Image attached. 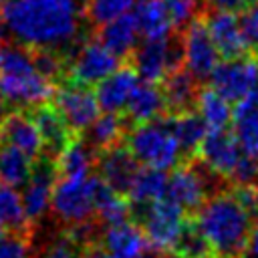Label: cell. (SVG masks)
Masks as SVG:
<instances>
[{"label": "cell", "mask_w": 258, "mask_h": 258, "mask_svg": "<svg viewBox=\"0 0 258 258\" xmlns=\"http://www.w3.org/2000/svg\"><path fill=\"white\" fill-rule=\"evenodd\" d=\"M4 32L26 48H50L69 56L93 36L87 0H6L0 12Z\"/></svg>", "instance_id": "cell-1"}, {"label": "cell", "mask_w": 258, "mask_h": 258, "mask_svg": "<svg viewBox=\"0 0 258 258\" xmlns=\"http://www.w3.org/2000/svg\"><path fill=\"white\" fill-rule=\"evenodd\" d=\"M196 226L212 248L214 258H242L254 218L232 191H214L196 210Z\"/></svg>", "instance_id": "cell-2"}, {"label": "cell", "mask_w": 258, "mask_h": 258, "mask_svg": "<svg viewBox=\"0 0 258 258\" xmlns=\"http://www.w3.org/2000/svg\"><path fill=\"white\" fill-rule=\"evenodd\" d=\"M54 83L34 69L26 46H4L0 56V99L6 105L34 107L50 99Z\"/></svg>", "instance_id": "cell-3"}, {"label": "cell", "mask_w": 258, "mask_h": 258, "mask_svg": "<svg viewBox=\"0 0 258 258\" xmlns=\"http://www.w3.org/2000/svg\"><path fill=\"white\" fill-rule=\"evenodd\" d=\"M127 149L139 163L163 171L175 167L179 157L183 155L165 115H159L145 123H137V127L127 135Z\"/></svg>", "instance_id": "cell-4"}, {"label": "cell", "mask_w": 258, "mask_h": 258, "mask_svg": "<svg viewBox=\"0 0 258 258\" xmlns=\"http://www.w3.org/2000/svg\"><path fill=\"white\" fill-rule=\"evenodd\" d=\"M99 177L91 173L83 175H58L50 194V208L54 216L67 224H79L93 216Z\"/></svg>", "instance_id": "cell-5"}, {"label": "cell", "mask_w": 258, "mask_h": 258, "mask_svg": "<svg viewBox=\"0 0 258 258\" xmlns=\"http://www.w3.org/2000/svg\"><path fill=\"white\" fill-rule=\"evenodd\" d=\"M131 69L147 83H161L165 75L181 67V38L171 32L163 38H143L127 56Z\"/></svg>", "instance_id": "cell-6"}, {"label": "cell", "mask_w": 258, "mask_h": 258, "mask_svg": "<svg viewBox=\"0 0 258 258\" xmlns=\"http://www.w3.org/2000/svg\"><path fill=\"white\" fill-rule=\"evenodd\" d=\"M224 177L214 173L202 161L187 163V165L173 169L171 175H167L165 198L171 200L173 204H177L185 214L196 212L202 206V202L214 194V189L218 187V183ZM216 191H220V189H216Z\"/></svg>", "instance_id": "cell-7"}, {"label": "cell", "mask_w": 258, "mask_h": 258, "mask_svg": "<svg viewBox=\"0 0 258 258\" xmlns=\"http://www.w3.org/2000/svg\"><path fill=\"white\" fill-rule=\"evenodd\" d=\"M139 208L137 220L141 222V230L149 242L151 248L155 250H173L183 226H185V212L167 200L165 196L149 202L145 206H135Z\"/></svg>", "instance_id": "cell-8"}, {"label": "cell", "mask_w": 258, "mask_h": 258, "mask_svg": "<svg viewBox=\"0 0 258 258\" xmlns=\"http://www.w3.org/2000/svg\"><path fill=\"white\" fill-rule=\"evenodd\" d=\"M181 38V67L198 81L204 83L210 79L212 71L220 62V52L204 24V16L196 14L185 22V28L179 32Z\"/></svg>", "instance_id": "cell-9"}, {"label": "cell", "mask_w": 258, "mask_h": 258, "mask_svg": "<svg viewBox=\"0 0 258 258\" xmlns=\"http://www.w3.org/2000/svg\"><path fill=\"white\" fill-rule=\"evenodd\" d=\"M210 87L232 105L258 89V54L246 52L236 58H224L212 71Z\"/></svg>", "instance_id": "cell-10"}, {"label": "cell", "mask_w": 258, "mask_h": 258, "mask_svg": "<svg viewBox=\"0 0 258 258\" xmlns=\"http://www.w3.org/2000/svg\"><path fill=\"white\" fill-rule=\"evenodd\" d=\"M121 58L105 48L97 38L89 36L67 60V79L85 87L97 85L115 69H119Z\"/></svg>", "instance_id": "cell-11"}, {"label": "cell", "mask_w": 258, "mask_h": 258, "mask_svg": "<svg viewBox=\"0 0 258 258\" xmlns=\"http://www.w3.org/2000/svg\"><path fill=\"white\" fill-rule=\"evenodd\" d=\"M52 95H54V109L62 115L64 123L73 133L85 131L99 115L97 97L85 85L64 81L58 89L52 91Z\"/></svg>", "instance_id": "cell-12"}, {"label": "cell", "mask_w": 258, "mask_h": 258, "mask_svg": "<svg viewBox=\"0 0 258 258\" xmlns=\"http://www.w3.org/2000/svg\"><path fill=\"white\" fill-rule=\"evenodd\" d=\"M200 159L206 167H210L220 177L230 179L238 159L242 157V149L238 145V139L232 129L228 127H216L208 129L204 135L200 147H198Z\"/></svg>", "instance_id": "cell-13"}, {"label": "cell", "mask_w": 258, "mask_h": 258, "mask_svg": "<svg viewBox=\"0 0 258 258\" xmlns=\"http://www.w3.org/2000/svg\"><path fill=\"white\" fill-rule=\"evenodd\" d=\"M56 177V165L54 161L46 155H38L36 163L32 165V171L26 179V183L22 185V206H24V214L28 220H38L40 216H44V212L50 206V194H52V185Z\"/></svg>", "instance_id": "cell-14"}, {"label": "cell", "mask_w": 258, "mask_h": 258, "mask_svg": "<svg viewBox=\"0 0 258 258\" xmlns=\"http://www.w3.org/2000/svg\"><path fill=\"white\" fill-rule=\"evenodd\" d=\"M204 24L220 52V58H236L248 52V46L240 32L238 14L230 10H212L202 12Z\"/></svg>", "instance_id": "cell-15"}, {"label": "cell", "mask_w": 258, "mask_h": 258, "mask_svg": "<svg viewBox=\"0 0 258 258\" xmlns=\"http://www.w3.org/2000/svg\"><path fill=\"white\" fill-rule=\"evenodd\" d=\"M0 141L20 149L30 159L42 155V137L38 127L24 111H12L0 119Z\"/></svg>", "instance_id": "cell-16"}, {"label": "cell", "mask_w": 258, "mask_h": 258, "mask_svg": "<svg viewBox=\"0 0 258 258\" xmlns=\"http://www.w3.org/2000/svg\"><path fill=\"white\" fill-rule=\"evenodd\" d=\"M137 159L131 155V151L119 143L107 147L101 151L99 159H97V169H99V177L101 181H105L111 189H115L117 194H127L129 183L137 171Z\"/></svg>", "instance_id": "cell-17"}, {"label": "cell", "mask_w": 258, "mask_h": 258, "mask_svg": "<svg viewBox=\"0 0 258 258\" xmlns=\"http://www.w3.org/2000/svg\"><path fill=\"white\" fill-rule=\"evenodd\" d=\"M234 135L244 155L258 161V89L250 91L246 97L232 107Z\"/></svg>", "instance_id": "cell-18"}, {"label": "cell", "mask_w": 258, "mask_h": 258, "mask_svg": "<svg viewBox=\"0 0 258 258\" xmlns=\"http://www.w3.org/2000/svg\"><path fill=\"white\" fill-rule=\"evenodd\" d=\"M137 83H139L137 73L131 69V64L115 69L111 75H107L103 81L97 83L95 97H97L99 109L109 113H121Z\"/></svg>", "instance_id": "cell-19"}, {"label": "cell", "mask_w": 258, "mask_h": 258, "mask_svg": "<svg viewBox=\"0 0 258 258\" xmlns=\"http://www.w3.org/2000/svg\"><path fill=\"white\" fill-rule=\"evenodd\" d=\"M30 117L34 119L42 137V153L46 151L48 157H56L73 137V131L64 123L62 115L54 109V105L38 103L34 105V113Z\"/></svg>", "instance_id": "cell-20"}, {"label": "cell", "mask_w": 258, "mask_h": 258, "mask_svg": "<svg viewBox=\"0 0 258 258\" xmlns=\"http://www.w3.org/2000/svg\"><path fill=\"white\" fill-rule=\"evenodd\" d=\"M99 246L125 258H141L149 250V242L143 230H139L135 224L127 220L107 226V230L99 240Z\"/></svg>", "instance_id": "cell-21"}, {"label": "cell", "mask_w": 258, "mask_h": 258, "mask_svg": "<svg viewBox=\"0 0 258 258\" xmlns=\"http://www.w3.org/2000/svg\"><path fill=\"white\" fill-rule=\"evenodd\" d=\"M131 8L137 32L143 38H163L173 32L175 24L163 0H135Z\"/></svg>", "instance_id": "cell-22"}, {"label": "cell", "mask_w": 258, "mask_h": 258, "mask_svg": "<svg viewBox=\"0 0 258 258\" xmlns=\"http://www.w3.org/2000/svg\"><path fill=\"white\" fill-rule=\"evenodd\" d=\"M137 26L133 20V14H119L115 18H111L109 22L101 24L99 30V42L109 48L115 56L119 58H127L129 52L133 50V46L137 44Z\"/></svg>", "instance_id": "cell-23"}, {"label": "cell", "mask_w": 258, "mask_h": 258, "mask_svg": "<svg viewBox=\"0 0 258 258\" xmlns=\"http://www.w3.org/2000/svg\"><path fill=\"white\" fill-rule=\"evenodd\" d=\"M198 89H200V83L185 69L179 67V69L171 71L161 81V93L165 99V109L171 113L194 109Z\"/></svg>", "instance_id": "cell-24"}, {"label": "cell", "mask_w": 258, "mask_h": 258, "mask_svg": "<svg viewBox=\"0 0 258 258\" xmlns=\"http://www.w3.org/2000/svg\"><path fill=\"white\" fill-rule=\"evenodd\" d=\"M125 109L133 123H145L163 115L165 99H163L161 87H157V83H147V81L137 83Z\"/></svg>", "instance_id": "cell-25"}, {"label": "cell", "mask_w": 258, "mask_h": 258, "mask_svg": "<svg viewBox=\"0 0 258 258\" xmlns=\"http://www.w3.org/2000/svg\"><path fill=\"white\" fill-rule=\"evenodd\" d=\"M167 123H169V129H171L175 141L179 143V149L183 155L196 153L204 135L208 133V125L194 109L167 115Z\"/></svg>", "instance_id": "cell-26"}, {"label": "cell", "mask_w": 258, "mask_h": 258, "mask_svg": "<svg viewBox=\"0 0 258 258\" xmlns=\"http://www.w3.org/2000/svg\"><path fill=\"white\" fill-rule=\"evenodd\" d=\"M165 183H167V175L163 169L143 165V167H137L129 183L127 196L133 206H145L165 196Z\"/></svg>", "instance_id": "cell-27"}, {"label": "cell", "mask_w": 258, "mask_h": 258, "mask_svg": "<svg viewBox=\"0 0 258 258\" xmlns=\"http://www.w3.org/2000/svg\"><path fill=\"white\" fill-rule=\"evenodd\" d=\"M56 175H83L91 173L95 165V149L83 141L71 137V141L62 147V151L56 155Z\"/></svg>", "instance_id": "cell-28"}, {"label": "cell", "mask_w": 258, "mask_h": 258, "mask_svg": "<svg viewBox=\"0 0 258 258\" xmlns=\"http://www.w3.org/2000/svg\"><path fill=\"white\" fill-rule=\"evenodd\" d=\"M194 107L198 109V115L204 119L208 129L228 127V123L232 121V103L226 101L212 87H200L198 89Z\"/></svg>", "instance_id": "cell-29"}, {"label": "cell", "mask_w": 258, "mask_h": 258, "mask_svg": "<svg viewBox=\"0 0 258 258\" xmlns=\"http://www.w3.org/2000/svg\"><path fill=\"white\" fill-rule=\"evenodd\" d=\"M123 127H125V119H121L119 113H109L105 111L103 115H97L95 121L85 129L87 133V143L93 149H107L115 143H119L121 135H123Z\"/></svg>", "instance_id": "cell-30"}, {"label": "cell", "mask_w": 258, "mask_h": 258, "mask_svg": "<svg viewBox=\"0 0 258 258\" xmlns=\"http://www.w3.org/2000/svg\"><path fill=\"white\" fill-rule=\"evenodd\" d=\"M32 159L20 149L2 143L0 145V179L12 187H22L32 171Z\"/></svg>", "instance_id": "cell-31"}, {"label": "cell", "mask_w": 258, "mask_h": 258, "mask_svg": "<svg viewBox=\"0 0 258 258\" xmlns=\"http://www.w3.org/2000/svg\"><path fill=\"white\" fill-rule=\"evenodd\" d=\"M101 179V177H99ZM95 212L99 214L101 222L111 226V224H119L125 222L131 216V208L125 202L123 194H117L115 189H111L105 181H99L97 187V198H95Z\"/></svg>", "instance_id": "cell-32"}, {"label": "cell", "mask_w": 258, "mask_h": 258, "mask_svg": "<svg viewBox=\"0 0 258 258\" xmlns=\"http://www.w3.org/2000/svg\"><path fill=\"white\" fill-rule=\"evenodd\" d=\"M28 222L22 206V198L16 187L0 183V224L10 230H22Z\"/></svg>", "instance_id": "cell-33"}, {"label": "cell", "mask_w": 258, "mask_h": 258, "mask_svg": "<svg viewBox=\"0 0 258 258\" xmlns=\"http://www.w3.org/2000/svg\"><path fill=\"white\" fill-rule=\"evenodd\" d=\"M173 252L179 258H214L212 248L206 242V238L202 236V232L198 230L196 222H185V226L173 246Z\"/></svg>", "instance_id": "cell-34"}, {"label": "cell", "mask_w": 258, "mask_h": 258, "mask_svg": "<svg viewBox=\"0 0 258 258\" xmlns=\"http://www.w3.org/2000/svg\"><path fill=\"white\" fill-rule=\"evenodd\" d=\"M34 69L48 79L50 83H56L67 77V58L50 48H28Z\"/></svg>", "instance_id": "cell-35"}, {"label": "cell", "mask_w": 258, "mask_h": 258, "mask_svg": "<svg viewBox=\"0 0 258 258\" xmlns=\"http://www.w3.org/2000/svg\"><path fill=\"white\" fill-rule=\"evenodd\" d=\"M135 0H87V18L93 28L127 12Z\"/></svg>", "instance_id": "cell-36"}, {"label": "cell", "mask_w": 258, "mask_h": 258, "mask_svg": "<svg viewBox=\"0 0 258 258\" xmlns=\"http://www.w3.org/2000/svg\"><path fill=\"white\" fill-rule=\"evenodd\" d=\"M238 22H240V32L242 38L248 46V52L258 54V2L250 4L242 12H238Z\"/></svg>", "instance_id": "cell-37"}, {"label": "cell", "mask_w": 258, "mask_h": 258, "mask_svg": "<svg viewBox=\"0 0 258 258\" xmlns=\"http://www.w3.org/2000/svg\"><path fill=\"white\" fill-rule=\"evenodd\" d=\"M198 2L200 0H163L175 26L185 24L189 18H194L198 14Z\"/></svg>", "instance_id": "cell-38"}, {"label": "cell", "mask_w": 258, "mask_h": 258, "mask_svg": "<svg viewBox=\"0 0 258 258\" xmlns=\"http://www.w3.org/2000/svg\"><path fill=\"white\" fill-rule=\"evenodd\" d=\"M42 258H83L81 246L71 238H56L44 252Z\"/></svg>", "instance_id": "cell-39"}, {"label": "cell", "mask_w": 258, "mask_h": 258, "mask_svg": "<svg viewBox=\"0 0 258 258\" xmlns=\"http://www.w3.org/2000/svg\"><path fill=\"white\" fill-rule=\"evenodd\" d=\"M30 250L24 238L20 236H2L0 238V258H28Z\"/></svg>", "instance_id": "cell-40"}, {"label": "cell", "mask_w": 258, "mask_h": 258, "mask_svg": "<svg viewBox=\"0 0 258 258\" xmlns=\"http://www.w3.org/2000/svg\"><path fill=\"white\" fill-rule=\"evenodd\" d=\"M258 0H204V4L212 10H230V12H242L244 8H248L250 4H254Z\"/></svg>", "instance_id": "cell-41"}, {"label": "cell", "mask_w": 258, "mask_h": 258, "mask_svg": "<svg viewBox=\"0 0 258 258\" xmlns=\"http://www.w3.org/2000/svg\"><path fill=\"white\" fill-rule=\"evenodd\" d=\"M244 256H248V258H258V224H256V222H254V226H252V230H250Z\"/></svg>", "instance_id": "cell-42"}, {"label": "cell", "mask_w": 258, "mask_h": 258, "mask_svg": "<svg viewBox=\"0 0 258 258\" xmlns=\"http://www.w3.org/2000/svg\"><path fill=\"white\" fill-rule=\"evenodd\" d=\"M87 258H125V256L113 254V252H109V250H105V248L97 246V248H93V250H89V252H87Z\"/></svg>", "instance_id": "cell-43"}, {"label": "cell", "mask_w": 258, "mask_h": 258, "mask_svg": "<svg viewBox=\"0 0 258 258\" xmlns=\"http://www.w3.org/2000/svg\"><path fill=\"white\" fill-rule=\"evenodd\" d=\"M141 258H179V256H177L175 252L171 254L169 250H155V252H149V254L145 252Z\"/></svg>", "instance_id": "cell-44"}, {"label": "cell", "mask_w": 258, "mask_h": 258, "mask_svg": "<svg viewBox=\"0 0 258 258\" xmlns=\"http://www.w3.org/2000/svg\"><path fill=\"white\" fill-rule=\"evenodd\" d=\"M2 50H4V40H2V32H0V56H2Z\"/></svg>", "instance_id": "cell-45"}, {"label": "cell", "mask_w": 258, "mask_h": 258, "mask_svg": "<svg viewBox=\"0 0 258 258\" xmlns=\"http://www.w3.org/2000/svg\"><path fill=\"white\" fill-rule=\"evenodd\" d=\"M2 236H4V226L0 224V238H2Z\"/></svg>", "instance_id": "cell-46"}, {"label": "cell", "mask_w": 258, "mask_h": 258, "mask_svg": "<svg viewBox=\"0 0 258 258\" xmlns=\"http://www.w3.org/2000/svg\"><path fill=\"white\" fill-rule=\"evenodd\" d=\"M0 12H2V6H0Z\"/></svg>", "instance_id": "cell-47"}]
</instances>
